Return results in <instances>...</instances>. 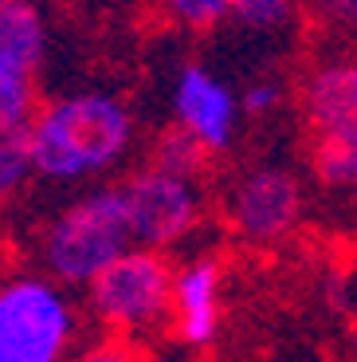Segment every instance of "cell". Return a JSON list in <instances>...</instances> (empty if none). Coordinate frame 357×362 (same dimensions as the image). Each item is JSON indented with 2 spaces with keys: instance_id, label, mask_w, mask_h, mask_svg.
I'll list each match as a JSON object with an SVG mask.
<instances>
[{
  "instance_id": "1",
  "label": "cell",
  "mask_w": 357,
  "mask_h": 362,
  "mask_svg": "<svg viewBox=\"0 0 357 362\" xmlns=\"http://www.w3.org/2000/svg\"><path fill=\"white\" fill-rule=\"evenodd\" d=\"M32 165L36 177L55 185L99 177L114 170L134 146V115L118 95L107 90H75L47 103L32 130Z\"/></svg>"
},
{
  "instance_id": "2",
  "label": "cell",
  "mask_w": 357,
  "mask_h": 362,
  "mask_svg": "<svg viewBox=\"0 0 357 362\" xmlns=\"http://www.w3.org/2000/svg\"><path fill=\"white\" fill-rule=\"evenodd\" d=\"M134 248L122 185H95L55 213L40 233V264L59 288H90Z\"/></svg>"
},
{
  "instance_id": "3",
  "label": "cell",
  "mask_w": 357,
  "mask_h": 362,
  "mask_svg": "<svg viewBox=\"0 0 357 362\" xmlns=\"http://www.w3.org/2000/svg\"><path fill=\"white\" fill-rule=\"evenodd\" d=\"M79 339V311L52 276L20 272L0 284V362H63Z\"/></svg>"
},
{
  "instance_id": "4",
  "label": "cell",
  "mask_w": 357,
  "mask_h": 362,
  "mask_svg": "<svg viewBox=\"0 0 357 362\" xmlns=\"http://www.w3.org/2000/svg\"><path fill=\"white\" fill-rule=\"evenodd\" d=\"M173 284H177V272L169 268V260L134 245L87 288V308L118 339L142 335V331L161 327L169 315H177Z\"/></svg>"
},
{
  "instance_id": "5",
  "label": "cell",
  "mask_w": 357,
  "mask_h": 362,
  "mask_svg": "<svg viewBox=\"0 0 357 362\" xmlns=\"http://www.w3.org/2000/svg\"><path fill=\"white\" fill-rule=\"evenodd\" d=\"M122 201L134 245L150 248V252H165V248L181 245L205 213V197H200L197 181L173 177L157 165L130 173L122 181Z\"/></svg>"
},
{
  "instance_id": "6",
  "label": "cell",
  "mask_w": 357,
  "mask_h": 362,
  "mask_svg": "<svg viewBox=\"0 0 357 362\" xmlns=\"http://www.w3.org/2000/svg\"><path fill=\"white\" fill-rule=\"evenodd\" d=\"M303 177L291 165L279 162L251 165L248 173H240V181L228 193L232 228L251 245H275V240L291 236L295 225L303 221Z\"/></svg>"
},
{
  "instance_id": "7",
  "label": "cell",
  "mask_w": 357,
  "mask_h": 362,
  "mask_svg": "<svg viewBox=\"0 0 357 362\" xmlns=\"http://www.w3.org/2000/svg\"><path fill=\"white\" fill-rule=\"evenodd\" d=\"M173 115H177V127L188 130L208 154H224L236 142L243 110L240 95H232V87L220 75L200 64H185L173 83Z\"/></svg>"
},
{
  "instance_id": "8",
  "label": "cell",
  "mask_w": 357,
  "mask_h": 362,
  "mask_svg": "<svg viewBox=\"0 0 357 362\" xmlns=\"http://www.w3.org/2000/svg\"><path fill=\"white\" fill-rule=\"evenodd\" d=\"M303 115L314 130V142L357 146V52L326 55L303 79Z\"/></svg>"
},
{
  "instance_id": "9",
  "label": "cell",
  "mask_w": 357,
  "mask_h": 362,
  "mask_svg": "<svg viewBox=\"0 0 357 362\" xmlns=\"http://www.w3.org/2000/svg\"><path fill=\"white\" fill-rule=\"evenodd\" d=\"M173 308H177L181 343L208 346L220 335V260L216 256L185 260L173 284Z\"/></svg>"
},
{
  "instance_id": "10",
  "label": "cell",
  "mask_w": 357,
  "mask_h": 362,
  "mask_svg": "<svg viewBox=\"0 0 357 362\" xmlns=\"http://www.w3.org/2000/svg\"><path fill=\"white\" fill-rule=\"evenodd\" d=\"M0 55L36 71L47 55V20L36 0H0Z\"/></svg>"
},
{
  "instance_id": "11",
  "label": "cell",
  "mask_w": 357,
  "mask_h": 362,
  "mask_svg": "<svg viewBox=\"0 0 357 362\" xmlns=\"http://www.w3.org/2000/svg\"><path fill=\"white\" fill-rule=\"evenodd\" d=\"M36 115V71L12 55H0V138L28 134Z\"/></svg>"
},
{
  "instance_id": "12",
  "label": "cell",
  "mask_w": 357,
  "mask_h": 362,
  "mask_svg": "<svg viewBox=\"0 0 357 362\" xmlns=\"http://www.w3.org/2000/svg\"><path fill=\"white\" fill-rule=\"evenodd\" d=\"M205 162H208V150L188 134V130H181L177 122H173L169 130H161V138L153 142V165L165 170V173H173V177L193 181L200 170H205Z\"/></svg>"
},
{
  "instance_id": "13",
  "label": "cell",
  "mask_w": 357,
  "mask_h": 362,
  "mask_svg": "<svg viewBox=\"0 0 357 362\" xmlns=\"http://www.w3.org/2000/svg\"><path fill=\"white\" fill-rule=\"evenodd\" d=\"M310 170L318 177V185H326L334 193H349L357 181V146L318 138L310 150Z\"/></svg>"
},
{
  "instance_id": "14",
  "label": "cell",
  "mask_w": 357,
  "mask_h": 362,
  "mask_svg": "<svg viewBox=\"0 0 357 362\" xmlns=\"http://www.w3.org/2000/svg\"><path fill=\"white\" fill-rule=\"evenodd\" d=\"M28 177H36L28 134L0 138V209L8 205L12 197H20V189L28 185Z\"/></svg>"
},
{
  "instance_id": "15",
  "label": "cell",
  "mask_w": 357,
  "mask_h": 362,
  "mask_svg": "<svg viewBox=\"0 0 357 362\" xmlns=\"http://www.w3.org/2000/svg\"><path fill=\"white\" fill-rule=\"evenodd\" d=\"M298 12V0H236L232 20L248 32H275L286 28Z\"/></svg>"
},
{
  "instance_id": "16",
  "label": "cell",
  "mask_w": 357,
  "mask_h": 362,
  "mask_svg": "<svg viewBox=\"0 0 357 362\" xmlns=\"http://www.w3.org/2000/svg\"><path fill=\"white\" fill-rule=\"evenodd\" d=\"M161 12L181 28H212L220 20L232 16V4L236 0H157Z\"/></svg>"
},
{
  "instance_id": "17",
  "label": "cell",
  "mask_w": 357,
  "mask_h": 362,
  "mask_svg": "<svg viewBox=\"0 0 357 362\" xmlns=\"http://www.w3.org/2000/svg\"><path fill=\"white\" fill-rule=\"evenodd\" d=\"M306 8L326 32H338L349 40L357 36V0H306Z\"/></svg>"
},
{
  "instance_id": "18",
  "label": "cell",
  "mask_w": 357,
  "mask_h": 362,
  "mask_svg": "<svg viewBox=\"0 0 357 362\" xmlns=\"http://www.w3.org/2000/svg\"><path fill=\"white\" fill-rule=\"evenodd\" d=\"M279 103H283V87H279L275 79H255V83H248V87L240 90V110L251 115V118L275 110Z\"/></svg>"
},
{
  "instance_id": "19",
  "label": "cell",
  "mask_w": 357,
  "mask_h": 362,
  "mask_svg": "<svg viewBox=\"0 0 357 362\" xmlns=\"http://www.w3.org/2000/svg\"><path fill=\"white\" fill-rule=\"evenodd\" d=\"M71 362H142V354H138V346L130 339L114 335V339H99V343L83 346Z\"/></svg>"
},
{
  "instance_id": "20",
  "label": "cell",
  "mask_w": 357,
  "mask_h": 362,
  "mask_svg": "<svg viewBox=\"0 0 357 362\" xmlns=\"http://www.w3.org/2000/svg\"><path fill=\"white\" fill-rule=\"evenodd\" d=\"M349 205H353V213H357V181H353V189H349Z\"/></svg>"
},
{
  "instance_id": "21",
  "label": "cell",
  "mask_w": 357,
  "mask_h": 362,
  "mask_svg": "<svg viewBox=\"0 0 357 362\" xmlns=\"http://www.w3.org/2000/svg\"><path fill=\"white\" fill-rule=\"evenodd\" d=\"M353 362H357V331H353Z\"/></svg>"
}]
</instances>
